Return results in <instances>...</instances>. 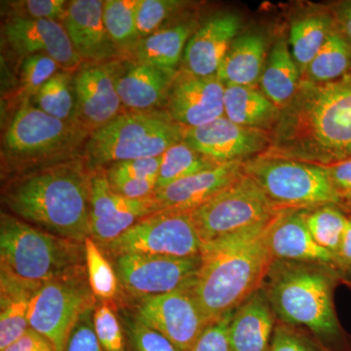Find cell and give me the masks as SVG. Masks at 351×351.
Returning <instances> with one entry per match:
<instances>
[{
  "label": "cell",
  "instance_id": "9",
  "mask_svg": "<svg viewBox=\"0 0 351 351\" xmlns=\"http://www.w3.org/2000/svg\"><path fill=\"white\" fill-rule=\"evenodd\" d=\"M86 267L43 283L32 298L29 327L49 339L57 351H66L80 317L97 306Z\"/></svg>",
  "mask_w": 351,
  "mask_h": 351
},
{
  "label": "cell",
  "instance_id": "21",
  "mask_svg": "<svg viewBox=\"0 0 351 351\" xmlns=\"http://www.w3.org/2000/svg\"><path fill=\"white\" fill-rule=\"evenodd\" d=\"M244 162L219 164L170 184L154 193V198L161 210L193 211L212 199L243 175Z\"/></svg>",
  "mask_w": 351,
  "mask_h": 351
},
{
  "label": "cell",
  "instance_id": "45",
  "mask_svg": "<svg viewBox=\"0 0 351 351\" xmlns=\"http://www.w3.org/2000/svg\"><path fill=\"white\" fill-rule=\"evenodd\" d=\"M94 309L86 311L78 320L69 336L66 351H103L95 332Z\"/></svg>",
  "mask_w": 351,
  "mask_h": 351
},
{
  "label": "cell",
  "instance_id": "16",
  "mask_svg": "<svg viewBox=\"0 0 351 351\" xmlns=\"http://www.w3.org/2000/svg\"><path fill=\"white\" fill-rule=\"evenodd\" d=\"M4 34L20 56L45 54L66 71H73L82 63L64 25L58 21L14 16L4 25Z\"/></svg>",
  "mask_w": 351,
  "mask_h": 351
},
{
  "label": "cell",
  "instance_id": "19",
  "mask_svg": "<svg viewBox=\"0 0 351 351\" xmlns=\"http://www.w3.org/2000/svg\"><path fill=\"white\" fill-rule=\"evenodd\" d=\"M240 29L237 15L225 14L207 20L189 38L184 50V75L209 77L218 73Z\"/></svg>",
  "mask_w": 351,
  "mask_h": 351
},
{
  "label": "cell",
  "instance_id": "10",
  "mask_svg": "<svg viewBox=\"0 0 351 351\" xmlns=\"http://www.w3.org/2000/svg\"><path fill=\"white\" fill-rule=\"evenodd\" d=\"M279 212L243 173L212 199L193 210L191 217L201 241L207 242L269 223Z\"/></svg>",
  "mask_w": 351,
  "mask_h": 351
},
{
  "label": "cell",
  "instance_id": "42",
  "mask_svg": "<svg viewBox=\"0 0 351 351\" xmlns=\"http://www.w3.org/2000/svg\"><path fill=\"white\" fill-rule=\"evenodd\" d=\"M11 6L15 8L17 17L64 21L68 13L69 2L66 0H25L12 2Z\"/></svg>",
  "mask_w": 351,
  "mask_h": 351
},
{
  "label": "cell",
  "instance_id": "28",
  "mask_svg": "<svg viewBox=\"0 0 351 351\" xmlns=\"http://www.w3.org/2000/svg\"><path fill=\"white\" fill-rule=\"evenodd\" d=\"M301 75L287 44L278 41L272 48L269 62L261 76L263 93L277 108H282L297 93Z\"/></svg>",
  "mask_w": 351,
  "mask_h": 351
},
{
  "label": "cell",
  "instance_id": "17",
  "mask_svg": "<svg viewBox=\"0 0 351 351\" xmlns=\"http://www.w3.org/2000/svg\"><path fill=\"white\" fill-rule=\"evenodd\" d=\"M225 89L218 76L182 75L173 83L169 115L184 129L196 128L225 117Z\"/></svg>",
  "mask_w": 351,
  "mask_h": 351
},
{
  "label": "cell",
  "instance_id": "15",
  "mask_svg": "<svg viewBox=\"0 0 351 351\" xmlns=\"http://www.w3.org/2000/svg\"><path fill=\"white\" fill-rule=\"evenodd\" d=\"M122 64L117 60L83 66L75 75V122L93 133L115 117L122 108L117 92V78Z\"/></svg>",
  "mask_w": 351,
  "mask_h": 351
},
{
  "label": "cell",
  "instance_id": "23",
  "mask_svg": "<svg viewBox=\"0 0 351 351\" xmlns=\"http://www.w3.org/2000/svg\"><path fill=\"white\" fill-rule=\"evenodd\" d=\"M277 319L263 288L234 311L230 324L232 351H269Z\"/></svg>",
  "mask_w": 351,
  "mask_h": 351
},
{
  "label": "cell",
  "instance_id": "38",
  "mask_svg": "<svg viewBox=\"0 0 351 351\" xmlns=\"http://www.w3.org/2000/svg\"><path fill=\"white\" fill-rule=\"evenodd\" d=\"M93 323L97 339L103 351H126L123 326L110 302L103 301L94 309Z\"/></svg>",
  "mask_w": 351,
  "mask_h": 351
},
{
  "label": "cell",
  "instance_id": "34",
  "mask_svg": "<svg viewBox=\"0 0 351 351\" xmlns=\"http://www.w3.org/2000/svg\"><path fill=\"white\" fill-rule=\"evenodd\" d=\"M36 107L55 119L73 121L76 110L75 75L59 71L34 97Z\"/></svg>",
  "mask_w": 351,
  "mask_h": 351
},
{
  "label": "cell",
  "instance_id": "22",
  "mask_svg": "<svg viewBox=\"0 0 351 351\" xmlns=\"http://www.w3.org/2000/svg\"><path fill=\"white\" fill-rule=\"evenodd\" d=\"M175 76L142 63L122 64L117 92L124 107L132 112H154L169 98Z\"/></svg>",
  "mask_w": 351,
  "mask_h": 351
},
{
  "label": "cell",
  "instance_id": "25",
  "mask_svg": "<svg viewBox=\"0 0 351 351\" xmlns=\"http://www.w3.org/2000/svg\"><path fill=\"white\" fill-rule=\"evenodd\" d=\"M196 23L182 22L141 38L135 55L138 63L149 64L174 75L186 44L196 31Z\"/></svg>",
  "mask_w": 351,
  "mask_h": 351
},
{
  "label": "cell",
  "instance_id": "43",
  "mask_svg": "<svg viewBox=\"0 0 351 351\" xmlns=\"http://www.w3.org/2000/svg\"><path fill=\"white\" fill-rule=\"evenodd\" d=\"M162 156L113 163L108 170V179L157 180Z\"/></svg>",
  "mask_w": 351,
  "mask_h": 351
},
{
  "label": "cell",
  "instance_id": "13",
  "mask_svg": "<svg viewBox=\"0 0 351 351\" xmlns=\"http://www.w3.org/2000/svg\"><path fill=\"white\" fill-rule=\"evenodd\" d=\"M191 284L168 294L134 300L132 313L169 339L178 351L191 350L211 324L191 293Z\"/></svg>",
  "mask_w": 351,
  "mask_h": 351
},
{
  "label": "cell",
  "instance_id": "29",
  "mask_svg": "<svg viewBox=\"0 0 351 351\" xmlns=\"http://www.w3.org/2000/svg\"><path fill=\"white\" fill-rule=\"evenodd\" d=\"M332 29V20L327 16H311L295 21L292 25L289 44L302 75L326 43Z\"/></svg>",
  "mask_w": 351,
  "mask_h": 351
},
{
  "label": "cell",
  "instance_id": "50",
  "mask_svg": "<svg viewBox=\"0 0 351 351\" xmlns=\"http://www.w3.org/2000/svg\"><path fill=\"white\" fill-rule=\"evenodd\" d=\"M339 22L345 34V38L348 39L351 46V1L343 4L339 10Z\"/></svg>",
  "mask_w": 351,
  "mask_h": 351
},
{
  "label": "cell",
  "instance_id": "24",
  "mask_svg": "<svg viewBox=\"0 0 351 351\" xmlns=\"http://www.w3.org/2000/svg\"><path fill=\"white\" fill-rule=\"evenodd\" d=\"M43 284L27 282L0 269V351L29 329L32 298Z\"/></svg>",
  "mask_w": 351,
  "mask_h": 351
},
{
  "label": "cell",
  "instance_id": "31",
  "mask_svg": "<svg viewBox=\"0 0 351 351\" xmlns=\"http://www.w3.org/2000/svg\"><path fill=\"white\" fill-rule=\"evenodd\" d=\"M217 165L219 164L210 160L182 141L162 154L156 191Z\"/></svg>",
  "mask_w": 351,
  "mask_h": 351
},
{
  "label": "cell",
  "instance_id": "49",
  "mask_svg": "<svg viewBox=\"0 0 351 351\" xmlns=\"http://www.w3.org/2000/svg\"><path fill=\"white\" fill-rule=\"evenodd\" d=\"M339 267L346 274V278L351 271V217H348V223L343 240H341V248L338 255Z\"/></svg>",
  "mask_w": 351,
  "mask_h": 351
},
{
  "label": "cell",
  "instance_id": "39",
  "mask_svg": "<svg viewBox=\"0 0 351 351\" xmlns=\"http://www.w3.org/2000/svg\"><path fill=\"white\" fill-rule=\"evenodd\" d=\"M186 5V2L181 0H140L137 27L141 38L160 29L168 20Z\"/></svg>",
  "mask_w": 351,
  "mask_h": 351
},
{
  "label": "cell",
  "instance_id": "14",
  "mask_svg": "<svg viewBox=\"0 0 351 351\" xmlns=\"http://www.w3.org/2000/svg\"><path fill=\"white\" fill-rule=\"evenodd\" d=\"M184 141L191 149L218 164L245 161L265 154L271 137L267 130L239 125L223 117L186 129Z\"/></svg>",
  "mask_w": 351,
  "mask_h": 351
},
{
  "label": "cell",
  "instance_id": "5",
  "mask_svg": "<svg viewBox=\"0 0 351 351\" xmlns=\"http://www.w3.org/2000/svg\"><path fill=\"white\" fill-rule=\"evenodd\" d=\"M86 267L84 242L64 239L1 212L0 269L43 284Z\"/></svg>",
  "mask_w": 351,
  "mask_h": 351
},
{
  "label": "cell",
  "instance_id": "32",
  "mask_svg": "<svg viewBox=\"0 0 351 351\" xmlns=\"http://www.w3.org/2000/svg\"><path fill=\"white\" fill-rule=\"evenodd\" d=\"M140 0L104 1V23L117 49L135 51L141 40L137 27Z\"/></svg>",
  "mask_w": 351,
  "mask_h": 351
},
{
  "label": "cell",
  "instance_id": "7",
  "mask_svg": "<svg viewBox=\"0 0 351 351\" xmlns=\"http://www.w3.org/2000/svg\"><path fill=\"white\" fill-rule=\"evenodd\" d=\"M250 177L278 211L343 207V201L323 166L263 154L245 161Z\"/></svg>",
  "mask_w": 351,
  "mask_h": 351
},
{
  "label": "cell",
  "instance_id": "51",
  "mask_svg": "<svg viewBox=\"0 0 351 351\" xmlns=\"http://www.w3.org/2000/svg\"><path fill=\"white\" fill-rule=\"evenodd\" d=\"M341 201L343 207L351 208V193L341 196Z\"/></svg>",
  "mask_w": 351,
  "mask_h": 351
},
{
  "label": "cell",
  "instance_id": "27",
  "mask_svg": "<svg viewBox=\"0 0 351 351\" xmlns=\"http://www.w3.org/2000/svg\"><path fill=\"white\" fill-rule=\"evenodd\" d=\"M280 108L254 86L228 85L225 89V117L239 125L263 129L276 125Z\"/></svg>",
  "mask_w": 351,
  "mask_h": 351
},
{
  "label": "cell",
  "instance_id": "33",
  "mask_svg": "<svg viewBox=\"0 0 351 351\" xmlns=\"http://www.w3.org/2000/svg\"><path fill=\"white\" fill-rule=\"evenodd\" d=\"M341 207L329 204L304 211L306 226L313 239L319 246L330 252L337 261L350 217L343 213Z\"/></svg>",
  "mask_w": 351,
  "mask_h": 351
},
{
  "label": "cell",
  "instance_id": "2",
  "mask_svg": "<svg viewBox=\"0 0 351 351\" xmlns=\"http://www.w3.org/2000/svg\"><path fill=\"white\" fill-rule=\"evenodd\" d=\"M94 171L82 161L51 164L17 176L2 202L18 218L78 242L90 237V189Z\"/></svg>",
  "mask_w": 351,
  "mask_h": 351
},
{
  "label": "cell",
  "instance_id": "4",
  "mask_svg": "<svg viewBox=\"0 0 351 351\" xmlns=\"http://www.w3.org/2000/svg\"><path fill=\"white\" fill-rule=\"evenodd\" d=\"M345 279L330 265L274 261L263 289L277 320L304 328L332 351H351V336L334 302L335 290Z\"/></svg>",
  "mask_w": 351,
  "mask_h": 351
},
{
  "label": "cell",
  "instance_id": "3",
  "mask_svg": "<svg viewBox=\"0 0 351 351\" xmlns=\"http://www.w3.org/2000/svg\"><path fill=\"white\" fill-rule=\"evenodd\" d=\"M271 221L202 242L199 269L191 289L210 323L263 288L274 261L267 240Z\"/></svg>",
  "mask_w": 351,
  "mask_h": 351
},
{
  "label": "cell",
  "instance_id": "46",
  "mask_svg": "<svg viewBox=\"0 0 351 351\" xmlns=\"http://www.w3.org/2000/svg\"><path fill=\"white\" fill-rule=\"evenodd\" d=\"M108 181L115 193L128 199H145L154 195L156 191L157 180L108 179Z\"/></svg>",
  "mask_w": 351,
  "mask_h": 351
},
{
  "label": "cell",
  "instance_id": "48",
  "mask_svg": "<svg viewBox=\"0 0 351 351\" xmlns=\"http://www.w3.org/2000/svg\"><path fill=\"white\" fill-rule=\"evenodd\" d=\"M323 167L341 196L351 193V158Z\"/></svg>",
  "mask_w": 351,
  "mask_h": 351
},
{
  "label": "cell",
  "instance_id": "11",
  "mask_svg": "<svg viewBox=\"0 0 351 351\" xmlns=\"http://www.w3.org/2000/svg\"><path fill=\"white\" fill-rule=\"evenodd\" d=\"M87 134L75 122L55 119L24 101L4 135V147L11 158L36 160L69 149Z\"/></svg>",
  "mask_w": 351,
  "mask_h": 351
},
{
  "label": "cell",
  "instance_id": "52",
  "mask_svg": "<svg viewBox=\"0 0 351 351\" xmlns=\"http://www.w3.org/2000/svg\"><path fill=\"white\" fill-rule=\"evenodd\" d=\"M343 283H345L346 285L348 286V287H350L351 289V276L346 277L345 280H343Z\"/></svg>",
  "mask_w": 351,
  "mask_h": 351
},
{
  "label": "cell",
  "instance_id": "8",
  "mask_svg": "<svg viewBox=\"0 0 351 351\" xmlns=\"http://www.w3.org/2000/svg\"><path fill=\"white\" fill-rule=\"evenodd\" d=\"M201 245L191 211L161 210L141 219L114 241L99 247L108 258L124 254L191 258L200 255Z\"/></svg>",
  "mask_w": 351,
  "mask_h": 351
},
{
  "label": "cell",
  "instance_id": "35",
  "mask_svg": "<svg viewBox=\"0 0 351 351\" xmlns=\"http://www.w3.org/2000/svg\"><path fill=\"white\" fill-rule=\"evenodd\" d=\"M84 247L88 281L92 292L101 302H112L120 288L114 267L91 237L85 240Z\"/></svg>",
  "mask_w": 351,
  "mask_h": 351
},
{
  "label": "cell",
  "instance_id": "20",
  "mask_svg": "<svg viewBox=\"0 0 351 351\" xmlns=\"http://www.w3.org/2000/svg\"><path fill=\"white\" fill-rule=\"evenodd\" d=\"M304 211H280L272 219L267 230L272 258L274 261L321 263L343 272L337 258L313 239L306 226Z\"/></svg>",
  "mask_w": 351,
  "mask_h": 351
},
{
  "label": "cell",
  "instance_id": "44",
  "mask_svg": "<svg viewBox=\"0 0 351 351\" xmlns=\"http://www.w3.org/2000/svg\"><path fill=\"white\" fill-rule=\"evenodd\" d=\"M234 311L208 325L189 351H232L230 324Z\"/></svg>",
  "mask_w": 351,
  "mask_h": 351
},
{
  "label": "cell",
  "instance_id": "36",
  "mask_svg": "<svg viewBox=\"0 0 351 351\" xmlns=\"http://www.w3.org/2000/svg\"><path fill=\"white\" fill-rule=\"evenodd\" d=\"M158 211H160V208L152 195L145 204L135 209L91 219L90 237L99 245L110 243L121 237L141 219Z\"/></svg>",
  "mask_w": 351,
  "mask_h": 351
},
{
  "label": "cell",
  "instance_id": "30",
  "mask_svg": "<svg viewBox=\"0 0 351 351\" xmlns=\"http://www.w3.org/2000/svg\"><path fill=\"white\" fill-rule=\"evenodd\" d=\"M350 69V44L345 36L334 29L307 66L304 80L315 83L331 82L348 75Z\"/></svg>",
  "mask_w": 351,
  "mask_h": 351
},
{
  "label": "cell",
  "instance_id": "18",
  "mask_svg": "<svg viewBox=\"0 0 351 351\" xmlns=\"http://www.w3.org/2000/svg\"><path fill=\"white\" fill-rule=\"evenodd\" d=\"M104 1L75 0L69 2L64 27L75 52L90 64L113 61L119 56L104 23Z\"/></svg>",
  "mask_w": 351,
  "mask_h": 351
},
{
  "label": "cell",
  "instance_id": "6",
  "mask_svg": "<svg viewBox=\"0 0 351 351\" xmlns=\"http://www.w3.org/2000/svg\"><path fill=\"white\" fill-rule=\"evenodd\" d=\"M184 130L169 113H121L91 133L85 145V164L97 171L108 164L162 156L184 140Z\"/></svg>",
  "mask_w": 351,
  "mask_h": 351
},
{
  "label": "cell",
  "instance_id": "47",
  "mask_svg": "<svg viewBox=\"0 0 351 351\" xmlns=\"http://www.w3.org/2000/svg\"><path fill=\"white\" fill-rule=\"evenodd\" d=\"M3 351H57L52 343L29 328L17 341L12 345L6 348Z\"/></svg>",
  "mask_w": 351,
  "mask_h": 351
},
{
  "label": "cell",
  "instance_id": "12",
  "mask_svg": "<svg viewBox=\"0 0 351 351\" xmlns=\"http://www.w3.org/2000/svg\"><path fill=\"white\" fill-rule=\"evenodd\" d=\"M119 287L134 300L156 297L191 285L200 265L197 257L124 254L112 258Z\"/></svg>",
  "mask_w": 351,
  "mask_h": 351
},
{
  "label": "cell",
  "instance_id": "41",
  "mask_svg": "<svg viewBox=\"0 0 351 351\" xmlns=\"http://www.w3.org/2000/svg\"><path fill=\"white\" fill-rule=\"evenodd\" d=\"M269 351H332L304 328L277 320Z\"/></svg>",
  "mask_w": 351,
  "mask_h": 351
},
{
  "label": "cell",
  "instance_id": "37",
  "mask_svg": "<svg viewBox=\"0 0 351 351\" xmlns=\"http://www.w3.org/2000/svg\"><path fill=\"white\" fill-rule=\"evenodd\" d=\"M126 339V351H178L169 339L147 326L132 311L119 315Z\"/></svg>",
  "mask_w": 351,
  "mask_h": 351
},
{
  "label": "cell",
  "instance_id": "26",
  "mask_svg": "<svg viewBox=\"0 0 351 351\" xmlns=\"http://www.w3.org/2000/svg\"><path fill=\"white\" fill-rule=\"evenodd\" d=\"M265 41L260 34H243L233 41L217 76L225 86H254L262 76Z\"/></svg>",
  "mask_w": 351,
  "mask_h": 351
},
{
  "label": "cell",
  "instance_id": "1",
  "mask_svg": "<svg viewBox=\"0 0 351 351\" xmlns=\"http://www.w3.org/2000/svg\"><path fill=\"white\" fill-rule=\"evenodd\" d=\"M270 137L269 156L319 166L351 158V73L326 83L302 80Z\"/></svg>",
  "mask_w": 351,
  "mask_h": 351
},
{
  "label": "cell",
  "instance_id": "40",
  "mask_svg": "<svg viewBox=\"0 0 351 351\" xmlns=\"http://www.w3.org/2000/svg\"><path fill=\"white\" fill-rule=\"evenodd\" d=\"M60 64L45 54L31 55L25 58L21 69V85L24 101L36 96L41 87L59 73Z\"/></svg>",
  "mask_w": 351,
  "mask_h": 351
}]
</instances>
